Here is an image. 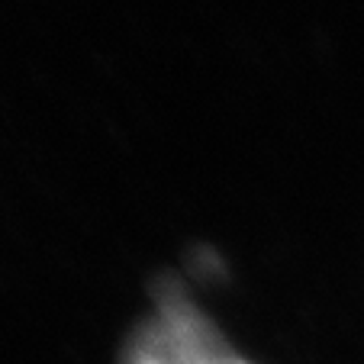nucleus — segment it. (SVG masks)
I'll return each mask as SVG.
<instances>
[{
	"label": "nucleus",
	"mask_w": 364,
	"mask_h": 364,
	"mask_svg": "<svg viewBox=\"0 0 364 364\" xmlns=\"http://www.w3.org/2000/svg\"><path fill=\"white\" fill-rule=\"evenodd\" d=\"M119 364H252L235 355L187 296H165L132 332Z\"/></svg>",
	"instance_id": "obj_1"
}]
</instances>
